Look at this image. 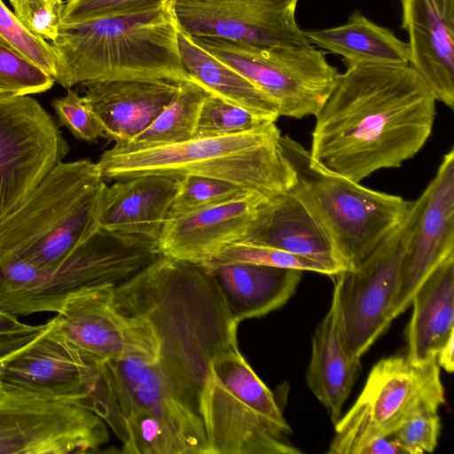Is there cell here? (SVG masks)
Segmentation results:
<instances>
[{
  "instance_id": "9c48e42d",
  "label": "cell",
  "mask_w": 454,
  "mask_h": 454,
  "mask_svg": "<svg viewBox=\"0 0 454 454\" xmlns=\"http://www.w3.org/2000/svg\"><path fill=\"white\" fill-rule=\"evenodd\" d=\"M160 255L156 240L98 226L58 266H35L30 287L4 302L0 310L15 317L59 313L72 294L103 284L118 285Z\"/></svg>"
},
{
  "instance_id": "f1b7e54d",
  "label": "cell",
  "mask_w": 454,
  "mask_h": 454,
  "mask_svg": "<svg viewBox=\"0 0 454 454\" xmlns=\"http://www.w3.org/2000/svg\"><path fill=\"white\" fill-rule=\"evenodd\" d=\"M209 93L192 78L179 82L173 99L147 129L128 144L112 149L131 152L193 138L201 106Z\"/></svg>"
},
{
  "instance_id": "4316f807",
  "label": "cell",
  "mask_w": 454,
  "mask_h": 454,
  "mask_svg": "<svg viewBox=\"0 0 454 454\" xmlns=\"http://www.w3.org/2000/svg\"><path fill=\"white\" fill-rule=\"evenodd\" d=\"M177 44L185 69L208 92L268 120L280 117L278 104L268 94L200 46L179 24Z\"/></svg>"
},
{
  "instance_id": "4dcf8cb0",
  "label": "cell",
  "mask_w": 454,
  "mask_h": 454,
  "mask_svg": "<svg viewBox=\"0 0 454 454\" xmlns=\"http://www.w3.org/2000/svg\"><path fill=\"white\" fill-rule=\"evenodd\" d=\"M54 82L39 66L0 43V98L42 93L50 90Z\"/></svg>"
},
{
  "instance_id": "7bdbcfd3",
  "label": "cell",
  "mask_w": 454,
  "mask_h": 454,
  "mask_svg": "<svg viewBox=\"0 0 454 454\" xmlns=\"http://www.w3.org/2000/svg\"><path fill=\"white\" fill-rule=\"evenodd\" d=\"M6 358V357H5ZM2 361L3 359L0 360V385H1V367H2Z\"/></svg>"
},
{
  "instance_id": "7a4b0ae2",
  "label": "cell",
  "mask_w": 454,
  "mask_h": 454,
  "mask_svg": "<svg viewBox=\"0 0 454 454\" xmlns=\"http://www.w3.org/2000/svg\"><path fill=\"white\" fill-rule=\"evenodd\" d=\"M114 301L123 313L147 322L158 344L157 363L163 374L199 414L210 364L239 347V324L231 318L208 269L160 254L116 285Z\"/></svg>"
},
{
  "instance_id": "ffe728a7",
  "label": "cell",
  "mask_w": 454,
  "mask_h": 454,
  "mask_svg": "<svg viewBox=\"0 0 454 454\" xmlns=\"http://www.w3.org/2000/svg\"><path fill=\"white\" fill-rule=\"evenodd\" d=\"M409 65L436 101L454 107V0H400Z\"/></svg>"
},
{
  "instance_id": "d4e9b609",
  "label": "cell",
  "mask_w": 454,
  "mask_h": 454,
  "mask_svg": "<svg viewBox=\"0 0 454 454\" xmlns=\"http://www.w3.org/2000/svg\"><path fill=\"white\" fill-rule=\"evenodd\" d=\"M205 266L237 324L282 307L294 294L303 272L247 262Z\"/></svg>"
},
{
  "instance_id": "7402d4cb",
  "label": "cell",
  "mask_w": 454,
  "mask_h": 454,
  "mask_svg": "<svg viewBox=\"0 0 454 454\" xmlns=\"http://www.w3.org/2000/svg\"><path fill=\"white\" fill-rule=\"evenodd\" d=\"M84 101L105 132L121 147L147 129L175 97L168 81H101L82 83Z\"/></svg>"
},
{
  "instance_id": "f35d334b",
  "label": "cell",
  "mask_w": 454,
  "mask_h": 454,
  "mask_svg": "<svg viewBox=\"0 0 454 454\" xmlns=\"http://www.w3.org/2000/svg\"><path fill=\"white\" fill-rule=\"evenodd\" d=\"M43 326V325H40L21 333L0 334V360L33 340L41 332Z\"/></svg>"
},
{
  "instance_id": "cb8c5ba5",
  "label": "cell",
  "mask_w": 454,
  "mask_h": 454,
  "mask_svg": "<svg viewBox=\"0 0 454 454\" xmlns=\"http://www.w3.org/2000/svg\"><path fill=\"white\" fill-rule=\"evenodd\" d=\"M360 367V358L353 356L344 342L334 284L329 309L312 335L311 356L305 374L309 388L333 424L341 417Z\"/></svg>"
},
{
  "instance_id": "60d3db41",
  "label": "cell",
  "mask_w": 454,
  "mask_h": 454,
  "mask_svg": "<svg viewBox=\"0 0 454 454\" xmlns=\"http://www.w3.org/2000/svg\"><path fill=\"white\" fill-rule=\"evenodd\" d=\"M35 325L24 324L18 317L0 310V334L21 333L31 330Z\"/></svg>"
},
{
  "instance_id": "d6a6232c",
  "label": "cell",
  "mask_w": 454,
  "mask_h": 454,
  "mask_svg": "<svg viewBox=\"0 0 454 454\" xmlns=\"http://www.w3.org/2000/svg\"><path fill=\"white\" fill-rule=\"evenodd\" d=\"M247 262L258 265L314 271L333 277L331 270L314 260L266 245L246 241L236 242L222 249L204 265Z\"/></svg>"
},
{
  "instance_id": "7c38bea8",
  "label": "cell",
  "mask_w": 454,
  "mask_h": 454,
  "mask_svg": "<svg viewBox=\"0 0 454 454\" xmlns=\"http://www.w3.org/2000/svg\"><path fill=\"white\" fill-rule=\"evenodd\" d=\"M108 439L93 411L0 385V454L91 453Z\"/></svg>"
},
{
  "instance_id": "b9f144b4",
  "label": "cell",
  "mask_w": 454,
  "mask_h": 454,
  "mask_svg": "<svg viewBox=\"0 0 454 454\" xmlns=\"http://www.w3.org/2000/svg\"><path fill=\"white\" fill-rule=\"evenodd\" d=\"M454 335H451L447 342L439 349L435 360L438 366L448 372L454 370Z\"/></svg>"
},
{
  "instance_id": "83f0119b",
  "label": "cell",
  "mask_w": 454,
  "mask_h": 454,
  "mask_svg": "<svg viewBox=\"0 0 454 454\" xmlns=\"http://www.w3.org/2000/svg\"><path fill=\"white\" fill-rule=\"evenodd\" d=\"M303 31L310 44L341 56L344 65H409L408 43L357 11L343 25Z\"/></svg>"
},
{
  "instance_id": "836d02e7",
  "label": "cell",
  "mask_w": 454,
  "mask_h": 454,
  "mask_svg": "<svg viewBox=\"0 0 454 454\" xmlns=\"http://www.w3.org/2000/svg\"><path fill=\"white\" fill-rule=\"evenodd\" d=\"M0 43L28 59L54 79L57 72V55L52 44L32 34L2 0Z\"/></svg>"
},
{
  "instance_id": "5b68a950",
  "label": "cell",
  "mask_w": 454,
  "mask_h": 454,
  "mask_svg": "<svg viewBox=\"0 0 454 454\" xmlns=\"http://www.w3.org/2000/svg\"><path fill=\"white\" fill-rule=\"evenodd\" d=\"M106 184L89 159L54 166L17 209L0 221V257L51 269L98 225Z\"/></svg>"
},
{
  "instance_id": "ee69618b",
  "label": "cell",
  "mask_w": 454,
  "mask_h": 454,
  "mask_svg": "<svg viewBox=\"0 0 454 454\" xmlns=\"http://www.w3.org/2000/svg\"><path fill=\"white\" fill-rule=\"evenodd\" d=\"M57 1H59L60 3H65V0H57Z\"/></svg>"
},
{
  "instance_id": "f546056e",
  "label": "cell",
  "mask_w": 454,
  "mask_h": 454,
  "mask_svg": "<svg viewBox=\"0 0 454 454\" xmlns=\"http://www.w3.org/2000/svg\"><path fill=\"white\" fill-rule=\"evenodd\" d=\"M270 121H273L209 93L201 106L194 137L239 134Z\"/></svg>"
},
{
  "instance_id": "d590c367",
  "label": "cell",
  "mask_w": 454,
  "mask_h": 454,
  "mask_svg": "<svg viewBox=\"0 0 454 454\" xmlns=\"http://www.w3.org/2000/svg\"><path fill=\"white\" fill-rule=\"evenodd\" d=\"M14 14L32 34L51 42L61 23L64 3L57 0H10Z\"/></svg>"
},
{
  "instance_id": "3957f363",
  "label": "cell",
  "mask_w": 454,
  "mask_h": 454,
  "mask_svg": "<svg viewBox=\"0 0 454 454\" xmlns=\"http://www.w3.org/2000/svg\"><path fill=\"white\" fill-rule=\"evenodd\" d=\"M174 0L85 20L61 22L52 41L54 81L66 89L101 81L191 80L178 50Z\"/></svg>"
},
{
  "instance_id": "8d00e7d4",
  "label": "cell",
  "mask_w": 454,
  "mask_h": 454,
  "mask_svg": "<svg viewBox=\"0 0 454 454\" xmlns=\"http://www.w3.org/2000/svg\"><path fill=\"white\" fill-rule=\"evenodd\" d=\"M441 419L437 411L419 413L393 434L405 449L407 454L433 452L441 434Z\"/></svg>"
},
{
  "instance_id": "8fae6325",
  "label": "cell",
  "mask_w": 454,
  "mask_h": 454,
  "mask_svg": "<svg viewBox=\"0 0 454 454\" xmlns=\"http://www.w3.org/2000/svg\"><path fill=\"white\" fill-rule=\"evenodd\" d=\"M412 200L401 223L354 268L335 277L341 329L348 352L361 356L391 324L389 310L397 288L403 255L424 201Z\"/></svg>"
},
{
  "instance_id": "8992f818",
  "label": "cell",
  "mask_w": 454,
  "mask_h": 454,
  "mask_svg": "<svg viewBox=\"0 0 454 454\" xmlns=\"http://www.w3.org/2000/svg\"><path fill=\"white\" fill-rule=\"evenodd\" d=\"M199 414L207 454H300L273 393L239 347L210 364Z\"/></svg>"
},
{
  "instance_id": "74e56055",
  "label": "cell",
  "mask_w": 454,
  "mask_h": 454,
  "mask_svg": "<svg viewBox=\"0 0 454 454\" xmlns=\"http://www.w3.org/2000/svg\"><path fill=\"white\" fill-rule=\"evenodd\" d=\"M163 0H67L61 22L85 20L153 6Z\"/></svg>"
},
{
  "instance_id": "ac0fdd59",
  "label": "cell",
  "mask_w": 454,
  "mask_h": 454,
  "mask_svg": "<svg viewBox=\"0 0 454 454\" xmlns=\"http://www.w3.org/2000/svg\"><path fill=\"white\" fill-rule=\"evenodd\" d=\"M106 366L122 415L144 412L176 435L188 454H207L201 418L176 394L157 361L129 357Z\"/></svg>"
},
{
  "instance_id": "ab89813d",
  "label": "cell",
  "mask_w": 454,
  "mask_h": 454,
  "mask_svg": "<svg viewBox=\"0 0 454 454\" xmlns=\"http://www.w3.org/2000/svg\"><path fill=\"white\" fill-rule=\"evenodd\" d=\"M359 454H407L401 442L393 434L372 440Z\"/></svg>"
},
{
  "instance_id": "6da1fadb",
  "label": "cell",
  "mask_w": 454,
  "mask_h": 454,
  "mask_svg": "<svg viewBox=\"0 0 454 454\" xmlns=\"http://www.w3.org/2000/svg\"><path fill=\"white\" fill-rule=\"evenodd\" d=\"M345 66L315 116L309 153L322 168L360 183L421 150L432 133L436 99L410 65Z\"/></svg>"
},
{
  "instance_id": "f6af8a7d",
  "label": "cell",
  "mask_w": 454,
  "mask_h": 454,
  "mask_svg": "<svg viewBox=\"0 0 454 454\" xmlns=\"http://www.w3.org/2000/svg\"><path fill=\"white\" fill-rule=\"evenodd\" d=\"M174 1L176 2V0H174Z\"/></svg>"
},
{
  "instance_id": "5bb4252c",
  "label": "cell",
  "mask_w": 454,
  "mask_h": 454,
  "mask_svg": "<svg viewBox=\"0 0 454 454\" xmlns=\"http://www.w3.org/2000/svg\"><path fill=\"white\" fill-rule=\"evenodd\" d=\"M115 286L103 284L72 294L52 318L56 330L89 363L129 357L158 361L151 327L118 309Z\"/></svg>"
},
{
  "instance_id": "277c9868",
  "label": "cell",
  "mask_w": 454,
  "mask_h": 454,
  "mask_svg": "<svg viewBox=\"0 0 454 454\" xmlns=\"http://www.w3.org/2000/svg\"><path fill=\"white\" fill-rule=\"evenodd\" d=\"M276 121L228 136L190 140L131 152L112 148L97 162L102 178L124 180L160 175L176 179L200 176L233 184L271 199L288 191L295 173L280 144Z\"/></svg>"
},
{
  "instance_id": "603a6c76",
  "label": "cell",
  "mask_w": 454,
  "mask_h": 454,
  "mask_svg": "<svg viewBox=\"0 0 454 454\" xmlns=\"http://www.w3.org/2000/svg\"><path fill=\"white\" fill-rule=\"evenodd\" d=\"M177 190V179L160 175L117 180L104 189L98 225L157 241Z\"/></svg>"
},
{
  "instance_id": "9a60e30c",
  "label": "cell",
  "mask_w": 454,
  "mask_h": 454,
  "mask_svg": "<svg viewBox=\"0 0 454 454\" xmlns=\"http://www.w3.org/2000/svg\"><path fill=\"white\" fill-rule=\"evenodd\" d=\"M299 0H176L178 24L197 37L257 46L310 44L295 20Z\"/></svg>"
},
{
  "instance_id": "ba28073f",
  "label": "cell",
  "mask_w": 454,
  "mask_h": 454,
  "mask_svg": "<svg viewBox=\"0 0 454 454\" xmlns=\"http://www.w3.org/2000/svg\"><path fill=\"white\" fill-rule=\"evenodd\" d=\"M445 402L436 360L415 364L405 356L373 365L357 399L334 424L330 454H359L372 440L393 434L413 416Z\"/></svg>"
},
{
  "instance_id": "52a82bcc",
  "label": "cell",
  "mask_w": 454,
  "mask_h": 454,
  "mask_svg": "<svg viewBox=\"0 0 454 454\" xmlns=\"http://www.w3.org/2000/svg\"><path fill=\"white\" fill-rule=\"evenodd\" d=\"M280 144L295 173L289 191L325 228L350 269L372 254L409 212L412 201L322 168L291 137L281 136Z\"/></svg>"
},
{
  "instance_id": "44dd1931",
  "label": "cell",
  "mask_w": 454,
  "mask_h": 454,
  "mask_svg": "<svg viewBox=\"0 0 454 454\" xmlns=\"http://www.w3.org/2000/svg\"><path fill=\"white\" fill-rule=\"evenodd\" d=\"M244 241L318 262L333 277L350 269L325 228L289 190L262 205Z\"/></svg>"
},
{
  "instance_id": "d6986e66",
  "label": "cell",
  "mask_w": 454,
  "mask_h": 454,
  "mask_svg": "<svg viewBox=\"0 0 454 454\" xmlns=\"http://www.w3.org/2000/svg\"><path fill=\"white\" fill-rule=\"evenodd\" d=\"M269 199L244 193L191 214L167 219L159 239L161 255L205 264L225 247L244 241Z\"/></svg>"
},
{
  "instance_id": "2e32d148",
  "label": "cell",
  "mask_w": 454,
  "mask_h": 454,
  "mask_svg": "<svg viewBox=\"0 0 454 454\" xmlns=\"http://www.w3.org/2000/svg\"><path fill=\"white\" fill-rule=\"evenodd\" d=\"M101 364L87 362L51 319L33 340L3 359L1 385L84 408L87 389Z\"/></svg>"
},
{
  "instance_id": "1f68e13d",
  "label": "cell",
  "mask_w": 454,
  "mask_h": 454,
  "mask_svg": "<svg viewBox=\"0 0 454 454\" xmlns=\"http://www.w3.org/2000/svg\"><path fill=\"white\" fill-rule=\"evenodd\" d=\"M177 180L178 190L167 219L177 218L247 192L233 184L205 176H186Z\"/></svg>"
},
{
  "instance_id": "e575fe53",
  "label": "cell",
  "mask_w": 454,
  "mask_h": 454,
  "mask_svg": "<svg viewBox=\"0 0 454 454\" xmlns=\"http://www.w3.org/2000/svg\"><path fill=\"white\" fill-rule=\"evenodd\" d=\"M58 121L60 125L77 138L85 142H97L105 138V132L89 106L74 90L67 89L66 96L55 98L52 101Z\"/></svg>"
},
{
  "instance_id": "4fadbf2b",
  "label": "cell",
  "mask_w": 454,
  "mask_h": 454,
  "mask_svg": "<svg viewBox=\"0 0 454 454\" xmlns=\"http://www.w3.org/2000/svg\"><path fill=\"white\" fill-rule=\"evenodd\" d=\"M69 151L52 116L35 98H0V221L26 201Z\"/></svg>"
},
{
  "instance_id": "30bf717a",
  "label": "cell",
  "mask_w": 454,
  "mask_h": 454,
  "mask_svg": "<svg viewBox=\"0 0 454 454\" xmlns=\"http://www.w3.org/2000/svg\"><path fill=\"white\" fill-rule=\"evenodd\" d=\"M193 39L268 94L279 115L316 116L333 90L340 73L326 51L304 46H257L216 37Z\"/></svg>"
},
{
  "instance_id": "484cf974",
  "label": "cell",
  "mask_w": 454,
  "mask_h": 454,
  "mask_svg": "<svg viewBox=\"0 0 454 454\" xmlns=\"http://www.w3.org/2000/svg\"><path fill=\"white\" fill-rule=\"evenodd\" d=\"M406 328V358L419 364L435 359L454 335V254L446 258L415 292Z\"/></svg>"
},
{
  "instance_id": "e0dca14e",
  "label": "cell",
  "mask_w": 454,
  "mask_h": 454,
  "mask_svg": "<svg viewBox=\"0 0 454 454\" xmlns=\"http://www.w3.org/2000/svg\"><path fill=\"white\" fill-rule=\"evenodd\" d=\"M415 228L403 258L393 299L391 322L411 305L426 278L454 254V149L442 157L435 176L425 188Z\"/></svg>"
}]
</instances>
